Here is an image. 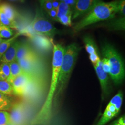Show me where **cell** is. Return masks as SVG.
<instances>
[{"mask_svg": "<svg viewBox=\"0 0 125 125\" xmlns=\"http://www.w3.org/2000/svg\"><path fill=\"white\" fill-rule=\"evenodd\" d=\"M50 40L53 45V55L49 91L42 108L32 121V125H47L51 118L53 102L57 88L59 74L65 48L60 44H54L52 42V39H50Z\"/></svg>", "mask_w": 125, "mask_h": 125, "instance_id": "1", "label": "cell"}, {"mask_svg": "<svg viewBox=\"0 0 125 125\" xmlns=\"http://www.w3.org/2000/svg\"><path fill=\"white\" fill-rule=\"evenodd\" d=\"M120 2L115 0L109 2L100 1L94 6L84 18L73 27L75 31L81 30L100 21L112 19L119 11Z\"/></svg>", "mask_w": 125, "mask_h": 125, "instance_id": "2", "label": "cell"}, {"mask_svg": "<svg viewBox=\"0 0 125 125\" xmlns=\"http://www.w3.org/2000/svg\"><path fill=\"white\" fill-rule=\"evenodd\" d=\"M80 50L79 46L76 43L69 45L65 48L57 88L54 98L55 101L60 96L67 86Z\"/></svg>", "mask_w": 125, "mask_h": 125, "instance_id": "3", "label": "cell"}, {"mask_svg": "<svg viewBox=\"0 0 125 125\" xmlns=\"http://www.w3.org/2000/svg\"><path fill=\"white\" fill-rule=\"evenodd\" d=\"M102 52L104 58H107L110 65L109 76L115 85L121 84L125 77V66L120 54L109 44H105Z\"/></svg>", "mask_w": 125, "mask_h": 125, "instance_id": "4", "label": "cell"}, {"mask_svg": "<svg viewBox=\"0 0 125 125\" xmlns=\"http://www.w3.org/2000/svg\"><path fill=\"white\" fill-rule=\"evenodd\" d=\"M23 72L30 77L42 82L44 75L43 67L38 56L24 58L17 61Z\"/></svg>", "mask_w": 125, "mask_h": 125, "instance_id": "5", "label": "cell"}, {"mask_svg": "<svg viewBox=\"0 0 125 125\" xmlns=\"http://www.w3.org/2000/svg\"><path fill=\"white\" fill-rule=\"evenodd\" d=\"M30 26L38 33L52 39L58 33L57 29L44 16L40 13L36 14Z\"/></svg>", "mask_w": 125, "mask_h": 125, "instance_id": "6", "label": "cell"}, {"mask_svg": "<svg viewBox=\"0 0 125 125\" xmlns=\"http://www.w3.org/2000/svg\"><path fill=\"white\" fill-rule=\"evenodd\" d=\"M101 0H76L72 11V19L74 20L81 16L88 13L94 6Z\"/></svg>", "mask_w": 125, "mask_h": 125, "instance_id": "7", "label": "cell"}, {"mask_svg": "<svg viewBox=\"0 0 125 125\" xmlns=\"http://www.w3.org/2000/svg\"><path fill=\"white\" fill-rule=\"evenodd\" d=\"M10 113V123L13 125H22L25 120V111L21 102L13 104Z\"/></svg>", "mask_w": 125, "mask_h": 125, "instance_id": "8", "label": "cell"}, {"mask_svg": "<svg viewBox=\"0 0 125 125\" xmlns=\"http://www.w3.org/2000/svg\"><path fill=\"white\" fill-rule=\"evenodd\" d=\"M93 66L100 81L103 93L104 95H107L109 93L110 90L108 74L103 71L101 60L96 64L93 65Z\"/></svg>", "mask_w": 125, "mask_h": 125, "instance_id": "9", "label": "cell"}, {"mask_svg": "<svg viewBox=\"0 0 125 125\" xmlns=\"http://www.w3.org/2000/svg\"><path fill=\"white\" fill-rule=\"evenodd\" d=\"M31 79L30 76L24 72L17 77L12 84L13 94L18 96H23Z\"/></svg>", "mask_w": 125, "mask_h": 125, "instance_id": "10", "label": "cell"}, {"mask_svg": "<svg viewBox=\"0 0 125 125\" xmlns=\"http://www.w3.org/2000/svg\"><path fill=\"white\" fill-rule=\"evenodd\" d=\"M41 81L31 79L27 86L22 96L28 100L37 98L41 90Z\"/></svg>", "mask_w": 125, "mask_h": 125, "instance_id": "11", "label": "cell"}, {"mask_svg": "<svg viewBox=\"0 0 125 125\" xmlns=\"http://www.w3.org/2000/svg\"><path fill=\"white\" fill-rule=\"evenodd\" d=\"M31 42L40 51L48 52L52 48V43L47 37L40 34H35L31 37Z\"/></svg>", "mask_w": 125, "mask_h": 125, "instance_id": "12", "label": "cell"}, {"mask_svg": "<svg viewBox=\"0 0 125 125\" xmlns=\"http://www.w3.org/2000/svg\"><path fill=\"white\" fill-rule=\"evenodd\" d=\"M37 54L27 42H20L16 56V61L24 58L36 57Z\"/></svg>", "mask_w": 125, "mask_h": 125, "instance_id": "13", "label": "cell"}, {"mask_svg": "<svg viewBox=\"0 0 125 125\" xmlns=\"http://www.w3.org/2000/svg\"><path fill=\"white\" fill-rule=\"evenodd\" d=\"M20 42L15 41L5 52L0 59V63H10L16 61V56Z\"/></svg>", "mask_w": 125, "mask_h": 125, "instance_id": "14", "label": "cell"}, {"mask_svg": "<svg viewBox=\"0 0 125 125\" xmlns=\"http://www.w3.org/2000/svg\"><path fill=\"white\" fill-rule=\"evenodd\" d=\"M9 68L10 75L6 81L12 84L13 80L18 76L22 74L23 72L18 62L16 61L9 63Z\"/></svg>", "mask_w": 125, "mask_h": 125, "instance_id": "15", "label": "cell"}, {"mask_svg": "<svg viewBox=\"0 0 125 125\" xmlns=\"http://www.w3.org/2000/svg\"><path fill=\"white\" fill-rule=\"evenodd\" d=\"M0 10L11 21H15L16 13L13 7L7 3L0 5Z\"/></svg>", "mask_w": 125, "mask_h": 125, "instance_id": "16", "label": "cell"}, {"mask_svg": "<svg viewBox=\"0 0 125 125\" xmlns=\"http://www.w3.org/2000/svg\"><path fill=\"white\" fill-rule=\"evenodd\" d=\"M13 104L11 99L8 95L0 93V111H10Z\"/></svg>", "mask_w": 125, "mask_h": 125, "instance_id": "17", "label": "cell"}, {"mask_svg": "<svg viewBox=\"0 0 125 125\" xmlns=\"http://www.w3.org/2000/svg\"><path fill=\"white\" fill-rule=\"evenodd\" d=\"M85 49L89 54L98 53L97 47L94 40L89 36H85L83 39Z\"/></svg>", "mask_w": 125, "mask_h": 125, "instance_id": "18", "label": "cell"}, {"mask_svg": "<svg viewBox=\"0 0 125 125\" xmlns=\"http://www.w3.org/2000/svg\"><path fill=\"white\" fill-rule=\"evenodd\" d=\"M125 17H121L117 18L107 25L112 30H124L125 27Z\"/></svg>", "mask_w": 125, "mask_h": 125, "instance_id": "19", "label": "cell"}, {"mask_svg": "<svg viewBox=\"0 0 125 125\" xmlns=\"http://www.w3.org/2000/svg\"><path fill=\"white\" fill-rule=\"evenodd\" d=\"M122 103L123 93L121 91H119L118 93L111 99L108 104L114 105L116 108L117 112L119 113L121 110Z\"/></svg>", "mask_w": 125, "mask_h": 125, "instance_id": "20", "label": "cell"}, {"mask_svg": "<svg viewBox=\"0 0 125 125\" xmlns=\"http://www.w3.org/2000/svg\"><path fill=\"white\" fill-rule=\"evenodd\" d=\"M19 33H17L14 36L8 39V40H4L0 45V59L5 52L9 47V46L14 42L16 38L19 35Z\"/></svg>", "mask_w": 125, "mask_h": 125, "instance_id": "21", "label": "cell"}, {"mask_svg": "<svg viewBox=\"0 0 125 125\" xmlns=\"http://www.w3.org/2000/svg\"><path fill=\"white\" fill-rule=\"evenodd\" d=\"M0 93L11 95L13 94L12 84L6 80H0Z\"/></svg>", "mask_w": 125, "mask_h": 125, "instance_id": "22", "label": "cell"}, {"mask_svg": "<svg viewBox=\"0 0 125 125\" xmlns=\"http://www.w3.org/2000/svg\"><path fill=\"white\" fill-rule=\"evenodd\" d=\"M57 10V15L56 20V21L58 20V19L63 15H64L70 13H72V9L70 8V7L63 1L60 2V4L59 5Z\"/></svg>", "mask_w": 125, "mask_h": 125, "instance_id": "23", "label": "cell"}, {"mask_svg": "<svg viewBox=\"0 0 125 125\" xmlns=\"http://www.w3.org/2000/svg\"><path fill=\"white\" fill-rule=\"evenodd\" d=\"M115 116V114L106 108L96 125H105Z\"/></svg>", "mask_w": 125, "mask_h": 125, "instance_id": "24", "label": "cell"}, {"mask_svg": "<svg viewBox=\"0 0 125 125\" xmlns=\"http://www.w3.org/2000/svg\"><path fill=\"white\" fill-rule=\"evenodd\" d=\"M10 75L9 63H0V80H7Z\"/></svg>", "mask_w": 125, "mask_h": 125, "instance_id": "25", "label": "cell"}, {"mask_svg": "<svg viewBox=\"0 0 125 125\" xmlns=\"http://www.w3.org/2000/svg\"><path fill=\"white\" fill-rule=\"evenodd\" d=\"M14 34V31L9 27L0 23V37L2 39H9Z\"/></svg>", "mask_w": 125, "mask_h": 125, "instance_id": "26", "label": "cell"}, {"mask_svg": "<svg viewBox=\"0 0 125 125\" xmlns=\"http://www.w3.org/2000/svg\"><path fill=\"white\" fill-rule=\"evenodd\" d=\"M0 23L2 25L6 26L10 28L17 29V26L15 23V21H13L9 20V19L0 10Z\"/></svg>", "mask_w": 125, "mask_h": 125, "instance_id": "27", "label": "cell"}, {"mask_svg": "<svg viewBox=\"0 0 125 125\" xmlns=\"http://www.w3.org/2000/svg\"><path fill=\"white\" fill-rule=\"evenodd\" d=\"M72 13H70L60 17L57 21L64 26L71 27L72 26Z\"/></svg>", "mask_w": 125, "mask_h": 125, "instance_id": "28", "label": "cell"}, {"mask_svg": "<svg viewBox=\"0 0 125 125\" xmlns=\"http://www.w3.org/2000/svg\"><path fill=\"white\" fill-rule=\"evenodd\" d=\"M10 122V113L6 111H0V125H8Z\"/></svg>", "mask_w": 125, "mask_h": 125, "instance_id": "29", "label": "cell"}, {"mask_svg": "<svg viewBox=\"0 0 125 125\" xmlns=\"http://www.w3.org/2000/svg\"><path fill=\"white\" fill-rule=\"evenodd\" d=\"M102 67L104 72L109 74L110 71V65L108 60L107 58H103L102 60Z\"/></svg>", "mask_w": 125, "mask_h": 125, "instance_id": "30", "label": "cell"}, {"mask_svg": "<svg viewBox=\"0 0 125 125\" xmlns=\"http://www.w3.org/2000/svg\"><path fill=\"white\" fill-rule=\"evenodd\" d=\"M41 4L43 8L47 12L53 9L51 0H42Z\"/></svg>", "mask_w": 125, "mask_h": 125, "instance_id": "31", "label": "cell"}, {"mask_svg": "<svg viewBox=\"0 0 125 125\" xmlns=\"http://www.w3.org/2000/svg\"><path fill=\"white\" fill-rule=\"evenodd\" d=\"M89 58L92 63L94 65L101 60L98 53H94L89 55Z\"/></svg>", "mask_w": 125, "mask_h": 125, "instance_id": "32", "label": "cell"}, {"mask_svg": "<svg viewBox=\"0 0 125 125\" xmlns=\"http://www.w3.org/2000/svg\"><path fill=\"white\" fill-rule=\"evenodd\" d=\"M120 2L119 11L120 16L125 17V0H119Z\"/></svg>", "mask_w": 125, "mask_h": 125, "instance_id": "33", "label": "cell"}, {"mask_svg": "<svg viewBox=\"0 0 125 125\" xmlns=\"http://www.w3.org/2000/svg\"><path fill=\"white\" fill-rule=\"evenodd\" d=\"M111 125H125V116H122L113 123Z\"/></svg>", "mask_w": 125, "mask_h": 125, "instance_id": "34", "label": "cell"}, {"mask_svg": "<svg viewBox=\"0 0 125 125\" xmlns=\"http://www.w3.org/2000/svg\"><path fill=\"white\" fill-rule=\"evenodd\" d=\"M48 14L49 15L50 17L52 19L54 20H56L57 18V9H52L51 10L47 12Z\"/></svg>", "mask_w": 125, "mask_h": 125, "instance_id": "35", "label": "cell"}, {"mask_svg": "<svg viewBox=\"0 0 125 125\" xmlns=\"http://www.w3.org/2000/svg\"><path fill=\"white\" fill-rule=\"evenodd\" d=\"M106 108L107 109V110H108L109 111H110V112H112V113H113L114 114H115L116 116L119 114V113L117 112L116 110V108L113 105L108 104Z\"/></svg>", "mask_w": 125, "mask_h": 125, "instance_id": "36", "label": "cell"}, {"mask_svg": "<svg viewBox=\"0 0 125 125\" xmlns=\"http://www.w3.org/2000/svg\"><path fill=\"white\" fill-rule=\"evenodd\" d=\"M76 0H65L64 2H65L66 4L69 5L71 9H74L75 5L76 4Z\"/></svg>", "mask_w": 125, "mask_h": 125, "instance_id": "37", "label": "cell"}, {"mask_svg": "<svg viewBox=\"0 0 125 125\" xmlns=\"http://www.w3.org/2000/svg\"><path fill=\"white\" fill-rule=\"evenodd\" d=\"M51 1L52 8L53 9H57L61 1H60L59 0H51Z\"/></svg>", "mask_w": 125, "mask_h": 125, "instance_id": "38", "label": "cell"}, {"mask_svg": "<svg viewBox=\"0 0 125 125\" xmlns=\"http://www.w3.org/2000/svg\"><path fill=\"white\" fill-rule=\"evenodd\" d=\"M3 40L0 37V45L1 44V43H2V42L3 41Z\"/></svg>", "mask_w": 125, "mask_h": 125, "instance_id": "39", "label": "cell"}, {"mask_svg": "<svg viewBox=\"0 0 125 125\" xmlns=\"http://www.w3.org/2000/svg\"><path fill=\"white\" fill-rule=\"evenodd\" d=\"M60 1H61V2H62V1H64L65 0H59Z\"/></svg>", "mask_w": 125, "mask_h": 125, "instance_id": "40", "label": "cell"}, {"mask_svg": "<svg viewBox=\"0 0 125 125\" xmlns=\"http://www.w3.org/2000/svg\"><path fill=\"white\" fill-rule=\"evenodd\" d=\"M8 125H12V124H11V123H10V122H9V124H8Z\"/></svg>", "mask_w": 125, "mask_h": 125, "instance_id": "41", "label": "cell"}, {"mask_svg": "<svg viewBox=\"0 0 125 125\" xmlns=\"http://www.w3.org/2000/svg\"></svg>", "mask_w": 125, "mask_h": 125, "instance_id": "42", "label": "cell"}, {"mask_svg": "<svg viewBox=\"0 0 125 125\" xmlns=\"http://www.w3.org/2000/svg\"></svg>", "mask_w": 125, "mask_h": 125, "instance_id": "43", "label": "cell"}]
</instances>
